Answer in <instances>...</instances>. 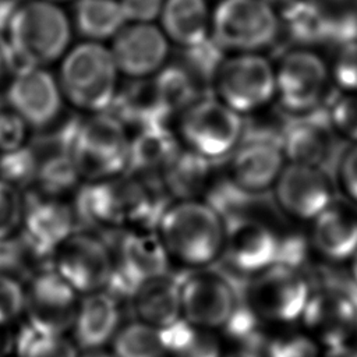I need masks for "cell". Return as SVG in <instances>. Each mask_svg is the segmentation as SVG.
Here are the masks:
<instances>
[{"label": "cell", "mask_w": 357, "mask_h": 357, "mask_svg": "<svg viewBox=\"0 0 357 357\" xmlns=\"http://www.w3.org/2000/svg\"><path fill=\"white\" fill-rule=\"evenodd\" d=\"M181 148L176 132L169 126L137 131L131 138L126 172L162 190V176Z\"/></svg>", "instance_id": "7402d4cb"}, {"label": "cell", "mask_w": 357, "mask_h": 357, "mask_svg": "<svg viewBox=\"0 0 357 357\" xmlns=\"http://www.w3.org/2000/svg\"><path fill=\"white\" fill-rule=\"evenodd\" d=\"M212 92L231 110L248 117L276 96L275 68L258 53H238L223 60Z\"/></svg>", "instance_id": "ba28073f"}, {"label": "cell", "mask_w": 357, "mask_h": 357, "mask_svg": "<svg viewBox=\"0 0 357 357\" xmlns=\"http://www.w3.org/2000/svg\"><path fill=\"white\" fill-rule=\"evenodd\" d=\"M74 20L79 33L92 42L116 36L127 21L116 0H77Z\"/></svg>", "instance_id": "d6a6232c"}, {"label": "cell", "mask_w": 357, "mask_h": 357, "mask_svg": "<svg viewBox=\"0 0 357 357\" xmlns=\"http://www.w3.org/2000/svg\"><path fill=\"white\" fill-rule=\"evenodd\" d=\"M280 145L289 163L319 167L331 152V137L324 124L304 117L283 127Z\"/></svg>", "instance_id": "83f0119b"}, {"label": "cell", "mask_w": 357, "mask_h": 357, "mask_svg": "<svg viewBox=\"0 0 357 357\" xmlns=\"http://www.w3.org/2000/svg\"><path fill=\"white\" fill-rule=\"evenodd\" d=\"M310 294L298 269L275 264L247 280L241 298L261 321L289 324L301 318Z\"/></svg>", "instance_id": "8fae6325"}, {"label": "cell", "mask_w": 357, "mask_h": 357, "mask_svg": "<svg viewBox=\"0 0 357 357\" xmlns=\"http://www.w3.org/2000/svg\"><path fill=\"white\" fill-rule=\"evenodd\" d=\"M114 268L106 291L116 300H131L138 287L170 272V257L156 229H128L113 236Z\"/></svg>", "instance_id": "52a82bcc"}, {"label": "cell", "mask_w": 357, "mask_h": 357, "mask_svg": "<svg viewBox=\"0 0 357 357\" xmlns=\"http://www.w3.org/2000/svg\"><path fill=\"white\" fill-rule=\"evenodd\" d=\"M7 106L29 128L43 131L61 119L64 98L59 81L45 67H21L8 81Z\"/></svg>", "instance_id": "5bb4252c"}, {"label": "cell", "mask_w": 357, "mask_h": 357, "mask_svg": "<svg viewBox=\"0 0 357 357\" xmlns=\"http://www.w3.org/2000/svg\"><path fill=\"white\" fill-rule=\"evenodd\" d=\"M25 312V284L0 273V326L22 317Z\"/></svg>", "instance_id": "60d3db41"}, {"label": "cell", "mask_w": 357, "mask_h": 357, "mask_svg": "<svg viewBox=\"0 0 357 357\" xmlns=\"http://www.w3.org/2000/svg\"><path fill=\"white\" fill-rule=\"evenodd\" d=\"M153 81L172 117H177L188 106L211 95L180 63L165 66L153 75Z\"/></svg>", "instance_id": "1f68e13d"}, {"label": "cell", "mask_w": 357, "mask_h": 357, "mask_svg": "<svg viewBox=\"0 0 357 357\" xmlns=\"http://www.w3.org/2000/svg\"><path fill=\"white\" fill-rule=\"evenodd\" d=\"M131 137L128 130L109 112L78 119L70 155L82 181L109 178L126 172Z\"/></svg>", "instance_id": "5b68a950"}, {"label": "cell", "mask_w": 357, "mask_h": 357, "mask_svg": "<svg viewBox=\"0 0 357 357\" xmlns=\"http://www.w3.org/2000/svg\"><path fill=\"white\" fill-rule=\"evenodd\" d=\"M264 1H266V3H268V4H271V6L276 4V6L283 7V6L289 4V3H290V1H293V0H264Z\"/></svg>", "instance_id": "db71d44e"}, {"label": "cell", "mask_w": 357, "mask_h": 357, "mask_svg": "<svg viewBox=\"0 0 357 357\" xmlns=\"http://www.w3.org/2000/svg\"><path fill=\"white\" fill-rule=\"evenodd\" d=\"M156 231L172 262L188 269L215 266L223 252L225 220L204 199L172 201Z\"/></svg>", "instance_id": "7a4b0ae2"}, {"label": "cell", "mask_w": 357, "mask_h": 357, "mask_svg": "<svg viewBox=\"0 0 357 357\" xmlns=\"http://www.w3.org/2000/svg\"><path fill=\"white\" fill-rule=\"evenodd\" d=\"M225 245L218 264L226 275L247 280L278 262L280 236L269 222L241 218L225 222Z\"/></svg>", "instance_id": "4fadbf2b"}, {"label": "cell", "mask_w": 357, "mask_h": 357, "mask_svg": "<svg viewBox=\"0 0 357 357\" xmlns=\"http://www.w3.org/2000/svg\"><path fill=\"white\" fill-rule=\"evenodd\" d=\"M286 158L280 138L243 134L238 146L227 158V177L250 192L264 194L279 178Z\"/></svg>", "instance_id": "e0dca14e"}, {"label": "cell", "mask_w": 357, "mask_h": 357, "mask_svg": "<svg viewBox=\"0 0 357 357\" xmlns=\"http://www.w3.org/2000/svg\"><path fill=\"white\" fill-rule=\"evenodd\" d=\"M79 298L53 268H47L25 284L26 324L43 333L66 335L73 329Z\"/></svg>", "instance_id": "9a60e30c"}, {"label": "cell", "mask_w": 357, "mask_h": 357, "mask_svg": "<svg viewBox=\"0 0 357 357\" xmlns=\"http://www.w3.org/2000/svg\"><path fill=\"white\" fill-rule=\"evenodd\" d=\"M114 357H166L160 329L142 321L121 326L112 340Z\"/></svg>", "instance_id": "e575fe53"}, {"label": "cell", "mask_w": 357, "mask_h": 357, "mask_svg": "<svg viewBox=\"0 0 357 357\" xmlns=\"http://www.w3.org/2000/svg\"><path fill=\"white\" fill-rule=\"evenodd\" d=\"M15 71H17V63H15L13 50L6 36L0 33V86L6 81H10Z\"/></svg>", "instance_id": "7dc6e473"}, {"label": "cell", "mask_w": 357, "mask_h": 357, "mask_svg": "<svg viewBox=\"0 0 357 357\" xmlns=\"http://www.w3.org/2000/svg\"><path fill=\"white\" fill-rule=\"evenodd\" d=\"M321 357H357V346L343 343L332 347H326V351Z\"/></svg>", "instance_id": "681fc988"}, {"label": "cell", "mask_w": 357, "mask_h": 357, "mask_svg": "<svg viewBox=\"0 0 357 357\" xmlns=\"http://www.w3.org/2000/svg\"><path fill=\"white\" fill-rule=\"evenodd\" d=\"M333 78L350 93L357 92V40L340 45L333 64Z\"/></svg>", "instance_id": "7bdbcfd3"}, {"label": "cell", "mask_w": 357, "mask_h": 357, "mask_svg": "<svg viewBox=\"0 0 357 357\" xmlns=\"http://www.w3.org/2000/svg\"><path fill=\"white\" fill-rule=\"evenodd\" d=\"M279 208L298 220H314L332 199L331 185L319 167L286 163L275 185Z\"/></svg>", "instance_id": "ffe728a7"}, {"label": "cell", "mask_w": 357, "mask_h": 357, "mask_svg": "<svg viewBox=\"0 0 357 357\" xmlns=\"http://www.w3.org/2000/svg\"><path fill=\"white\" fill-rule=\"evenodd\" d=\"M328 77V67L317 53L305 49L291 50L275 70L276 98L289 112H308L319 102Z\"/></svg>", "instance_id": "2e32d148"}, {"label": "cell", "mask_w": 357, "mask_h": 357, "mask_svg": "<svg viewBox=\"0 0 357 357\" xmlns=\"http://www.w3.org/2000/svg\"><path fill=\"white\" fill-rule=\"evenodd\" d=\"M172 201L156 187L132 174L84 181L74 194L77 223L86 231L112 238L128 229H156L158 220Z\"/></svg>", "instance_id": "6da1fadb"}, {"label": "cell", "mask_w": 357, "mask_h": 357, "mask_svg": "<svg viewBox=\"0 0 357 357\" xmlns=\"http://www.w3.org/2000/svg\"><path fill=\"white\" fill-rule=\"evenodd\" d=\"M36 174L38 156L29 144L17 151L0 153V180L25 192L35 187Z\"/></svg>", "instance_id": "74e56055"}, {"label": "cell", "mask_w": 357, "mask_h": 357, "mask_svg": "<svg viewBox=\"0 0 357 357\" xmlns=\"http://www.w3.org/2000/svg\"><path fill=\"white\" fill-rule=\"evenodd\" d=\"M282 25L287 36L296 43L329 42L326 24L315 0H293L283 6Z\"/></svg>", "instance_id": "836d02e7"}, {"label": "cell", "mask_w": 357, "mask_h": 357, "mask_svg": "<svg viewBox=\"0 0 357 357\" xmlns=\"http://www.w3.org/2000/svg\"><path fill=\"white\" fill-rule=\"evenodd\" d=\"M29 126L13 109L0 107V153H7L29 142Z\"/></svg>", "instance_id": "b9f144b4"}, {"label": "cell", "mask_w": 357, "mask_h": 357, "mask_svg": "<svg viewBox=\"0 0 357 357\" xmlns=\"http://www.w3.org/2000/svg\"><path fill=\"white\" fill-rule=\"evenodd\" d=\"M356 336H357V324H356V333H354Z\"/></svg>", "instance_id": "9f6ffc18"}, {"label": "cell", "mask_w": 357, "mask_h": 357, "mask_svg": "<svg viewBox=\"0 0 357 357\" xmlns=\"http://www.w3.org/2000/svg\"><path fill=\"white\" fill-rule=\"evenodd\" d=\"M20 357H78L77 344L66 335L43 333L25 324L17 335Z\"/></svg>", "instance_id": "8d00e7d4"}, {"label": "cell", "mask_w": 357, "mask_h": 357, "mask_svg": "<svg viewBox=\"0 0 357 357\" xmlns=\"http://www.w3.org/2000/svg\"><path fill=\"white\" fill-rule=\"evenodd\" d=\"M15 63L21 67H45L54 63L70 43L71 29L66 13L46 0L21 1L4 33Z\"/></svg>", "instance_id": "3957f363"}, {"label": "cell", "mask_w": 357, "mask_h": 357, "mask_svg": "<svg viewBox=\"0 0 357 357\" xmlns=\"http://www.w3.org/2000/svg\"><path fill=\"white\" fill-rule=\"evenodd\" d=\"M331 120L342 135L357 142V92L340 98L333 105Z\"/></svg>", "instance_id": "ee69618b"}, {"label": "cell", "mask_w": 357, "mask_h": 357, "mask_svg": "<svg viewBox=\"0 0 357 357\" xmlns=\"http://www.w3.org/2000/svg\"><path fill=\"white\" fill-rule=\"evenodd\" d=\"M350 269H351V275L354 278V280L357 282V251L353 254V257L350 258Z\"/></svg>", "instance_id": "f5cc1de1"}, {"label": "cell", "mask_w": 357, "mask_h": 357, "mask_svg": "<svg viewBox=\"0 0 357 357\" xmlns=\"http://www.w3.org/2000/svg\"><path fill=\"white\" fill-rule=\"evenodd\" d=\"M110 53L119 73L141 79L153 77L165 67L169 43L166 35L152 24L132 22L117 32Z\"/></svg>", "instance_id": "d6986e66"}, {"label": "cell", "mask_w": 357, "mask_h": 357, "mask_svg": "<svg viewBox=\"0 0 357 357\" xmlns=\"http://www.w3.org/2000/svg\"><path fill=\"white\" fill-rule=\"evenodd\" d=\"M119 70L110 49L84 42L64 54L59 85L64 100L89 114L107 112L117 91Z\"/></svg>", "instance_id": "277c9868"}, {"label": "cell", "mask_w": 357, "mask_h": 357, "mask_svg": "<svg viewBox=\"0 0 357 357\" xmlns=\"http://www.w3.org/2000/svg\"><path fill=\"white\" fill-rule=\"evenodd\" d=\"M180 283L181 273L172 271L144 282L130 300L137 319L158 329L178 321L181 318Z\"/></svg>", "instance_id": "d4e9b609"}, {"label": "cell", "mask_w": 357, "mask_h": 357, "mask_svg": "<svg viewBox=\"0 0 357 357\" xmlns=\"http://www.w3.org/2000/svg\"><path fill=\"white\" fill-rule=\"evenodd\" d=\"M46 1H50V3H61V1H68V0H46Z\"/></svg>", "instance_id": "11a10c76"}, {"label": "cell", "mask_w": 357, "mask_h": 357, "mask_svg": "<svg viewBox=\"0 0 357 357\" xmlns=\"http://www.w3.org/2000/svg\"><path fill=\"white\" fill-rule=\"evenodd\" d=\"M222 357H262L258 351V349L254 347H245V346H238L236 350L230 351L226 356Z\"/></svg>", "instance_id": "f907efd6"}, {"label": "cell", "mask_w": 357, "mask_h": 357, "mask_svg": "<svg viewBox=\"0 0 357 357\" xmlns=\"http://www.w3.org/2000/svg\"><path fill=\"white\" fill-rule=\"evenodd\" d=\"M52 257L36 248L21 231L0 240V273L24 284L36 273L52 268Z\"/></svg>", "instance_id": "f546056e"}, {"label": "cell", "mask_w": 357, "mask_h": 357, "mask_svg": "<svg viewBox=\"0 0 357 357\" xmlns=\"http://www.w3.org/2000/svg\"><path fill=\"white\" fill-rule=\"evenodd\" d=\"M238 283L215 266L181 273V318L194 326L222 329L241 300Z\"/></svg>", "instance_id": "9c48e42d"}, {"label": "cell", "mask_w": 357, "mask_h": 357, "mask_svg": "<svg viewBox=\"0 0 357 357\" xmlns=\"http://www.w3.org/2000/svg\"><path fill=\"white\" fill-rule=\"evenodd\" d=\"M264 357H321L318 342L304 332H283L265 343Z\"/></svg>", "instance_id": "f35d334b"}, {"label": "cell", "mask_w": 357, "mask_h": 357, "mask_svg": "<svg viewBox=\"0 0 357 357\" xmlns=\"http://www.w3.org/2000/svg\"><path fill=\"white\" fill-rule=\"evenodd\" d=\"M165 0H120L126 20L139 24H151L162 13Z\"/></svg>", "instance_id": "f6af8a7d"}, {"label": "cell", "mask_w": 357, "mask_h": 357, "mask_svg": "<svg viewBox=\"0 0 357 357\" xmlns=\"http://www.w3.org/2000/svg\"><path fill=\"white\" fill-rule=\"evenodd\" d=\"M52 268L79 296L106 290L114 268L110 244L92 231L77 230L53 252Z\"/></svg>", "instance_id": "7c38bea8"}, {"label": "cell", "mask_w": 357, "mask_h": 357, "mask_svg": "<svg viewBox=\"0 0 357 357\" xmlns=\"http://www.w3.org/2000/svg\"><path fill=\"white\" fill-rule=\"evenodd\" d=\"M107 112L127 130L135 132L151 127L169 126L173 119L159 96L153 77L132 79L119 89Z\"/></svg>", "instance_id": "cb8c5ba5"}, {"label": "cell", "mask_w": 357, "mask_h": 357, "mask_svg": "<svg viewBox=\"0 0 357 357\" xmlns=\"http://www.w3.org/2000/svg\"><path fill=\"white\" fill-rule=\"evenodd\" d=\"M21 0H0V33L4 35L10 20Z\"/></svg>", "instance_id": "c3c4849f"}, {"label": "cell", "mask_w": 357, "mask_h": 357, "mask_svg": "<svg viewBox=\"0 0 357 357\" xmlns=\"http://www.w3.org/2000/svg\"><path fill=\"white\" fill-rule=\"evenodd\" d=\"M225 60V50L215 42L212 36L184 47L180 64L198 81L208 92H212L213 81L220 64Z\"/></svg>", "instance_id": "d590c367"}, {"label": "cell", "mask_w": 357, "mask_h": 357, "mask_svg": "<svg viewBox=\"0 0 357 357\" xmlns=\"http://www.w3.org/2000/svg\"><path fill=\"white\" fill-rule=\"evenodd\" d=\"M25 208L20 231L40 251L54 250L78 230L73 204L66 198L45 195L36 190L24 192Z\"/></svg>", "instance_id": "ac0fdd59"}, {"label": "cell", "mask_w": 357, "mask_h": 357, "mask_svg": "<svg viewBox=\"0 0 357 357\" xmlns=\"http://www.w3.org/2000/svg\"><path fill=\"white\" fill-rule=\"evenodd\" d=\"M120 304L109 291L100 290L79 298L73 333L82 350H98L113 340L120 329Z\"/></svg>", "instance_id": "603a6c76"}, {"label": "cell", "mask_w": 357, "mask_h": 357, "mask_svg": "<svg viewBox=\"0 0 357 357\" xmlns=\"http://www.w3.org/2000/svg\"><path fill=\"white\" fill-rule=\"evenodd\" d=\"M318 343L326 347L349 343L356 333L357 305L339 291H321L310 294L300 318Z\"/></svg>", "instance_id": "44dd1931"}, {"label": "cell", "mask_w": 357, "mask_h": 357, "mask_svg": "<svg viewBox=\"0 0 357 357\" xmlns=\"http://www.w3.org/2000/svg\"><path fill=\"white\" fill-rule=\"evenodd\" d=\"M160 17L165 35L183 47L208 38L209 14L205 0H165Z\"/></svg>", "instance_id": "f1b7e54d"}, {"label": "cell", "mask_w": 357, "mask_h": 357, "mask_svg": "<svg viewBox=\"0 0 357 357\" xmlns=\"http://www.w3.org/2000/svg\"><path fill=\"white\" fill-rule=\"evenodd\" d=\"M312 245L331 261H346L357 251V218L329 205L312 220Z\"/></svg>", "instance_id": "4316f807"}, {"label": "cell", "mask_w": 357, "mask_h": 357, "mask_svg": "<svg viewBox=\"0 0 357 357\" xmlns=\"http://www.w3.org/2000/svg\"><path fill=\"white\" fill-rule=\"evenodd\" d=\"M280 21L264 0H222L212 15V38L226 52L255 53L271 46Z\"/></svg>", "instance_id": "30bf717a"}, {"label": "cell", "mask_w": 357, "mask_h": 357, "mask_svg": "<svg viewBox=\"0 0 357 357\" xmlns=\"http://www.w3.org/2000/svg\"><path fill=\"white\" fill-rule=\"evenodd\" d=\"M25 208L24 192L0 180V240L20 231Z\"/></svg>", "instance_id": "ab89813d"}, {"label": "cell", "mask_w": 357, "mask_h": 357, "mask_svg": "<svg viewBox=\"0 0 357 357\" xmlns=\"http://www.w3.org/2000/svg\"><path fill=\"white\" fill-rule=\"evenodd\" d=\"M340 181L347 195L357 202V145L353 146L342 160Z\"/></svg>", "instance_id": "bcb514c9"}, {"label": "cell", "mask_w": 357, "mask_h": 357, "mask_svg": "<svg viewBox=\"0 0 357 357\" xmlns=\"http://www.w3.org/2000/svg\"><path fill=\"white\" fill-rule=\"evenodd\" d=\"M167 356L173 357H222V344L215 331L191 325L184 318L160 329Z\"/></svg>", "instance_id": "4dcf8cb0"}, {"label": "cell", "mask_w": 357, "mask_h": 357, "mask_svg": "<svg viewBox=\"0 0 357 357\" xmlns=\"http://www.w3.org/2000/svg\"><path fill=\"white\" fill-rule=\"evenodd\" d=\"M78 357H114V354L105 351L103 349H98V350H86L82 356H78Z\"/></svg>", "instance_id": "816d5d0a"}, {"label": "cell", "mask_w": 357, "mask_h": 357, "mask_svg": "<svg viewBox=\"0 0 357 357\" xmlns=\"http://www.w3.org/2000/svg\"><path fill=\"white\" fill-rule=\"evenodd\" d=\"M245 119L218 98H201L176 117V135L183 148L212 162L227 159L238 146Z\"/></svg>", "instance_id": "8992f818"}, {"label": "cell", "mask_w": 357, "mask_h": 357, "mask_svg": "<svg viewBox=\"0 0 357 357\" xmlns=\"http://www.w3.org/2000/svg\"><path fill=\"white\" fill-rule=\"evenodd\" d=\"M215 177V162L181 148L162 176V190L170 201L204 199Z\"/></svg>", "instance_id": "484cf974"}]
</instances>
